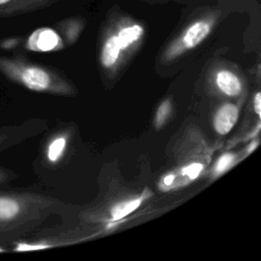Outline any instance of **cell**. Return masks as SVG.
<instances>
[{
  "instance_id": "cell-1",
  "label": "cell",
  "mask_w": 261,
  "mask_h": 261,
  "mask_svg": "<svg viewBox=\"0 0 261 261\" xmlns=\"http://www.w3.org/2000/svg\"><path fill=\"white\" fill-rule=\"evenodd\" d=\"M0 70L32 91H46L50 88L52 83L50 74L44 68L23 64L17 60L0 58Z\"/></svg>"
},
{
  "instance_id": "cell-2",
  "label": "cell",
  "mask_w": 261,
  "mask_h": 261,
  "mask_svg": "<svg viewBox=\"0 0 261 261\" xmlns=\"http://www.w3.org/2000/svg\"><path fill=\"white\" fill-rule=\"evenodd\" d=\"M213 24L214 18L212 17L200 18L193 21L171 44V46L167 50V56L169 58H173L184 53L185 51L198 46L209 36L212 31Z\"/></svg>"
},
{
  "instance_id": "cell-3",
  "label": "cell",
  "mask_w": 261,
  "mask_h": 261,
  "mask_svg": "<svg viewBox=\"0 0 261 261\" xmlns=\"http://www.w3.org/2000/svg\"><path fill=\"white\" fill-rule=\"evenodd\" d=\"M27 48L36 52H50L62 48L60 36L50 28H40L34 31L27 40Z\"/></svg>"
},
{
  "instance_id": "cell-4",
  "label": "cell",
  "mask_w": 261,
  "mask_h": 261,
  "mask_svg": "<svg viewBox=\"0 0 261 261\" xmlns=\"http://www.w3.org/2000/svg\"><path fill=\"white\" fill-rule=\"evenodd\" d=\"M239 118V108L231 103L224 104L215 113L213 125L219 135L228 134Z\"/></svg>"
},
{
  "instance_id": "cell-5",
  "label": "cell",
  "mask_w": 261,
  "mask_h": 261,
  "mask_svg": "<svg viewBox=\"0 0 261 261\" xmlns=\"http://www.w3.org/2000/svg\"><path fill=\"white\" fill-rule=\"evenodd\" d=\"M48 2L49 0H0V17L35 10Z\"/></svg>"
},
{
  "instance_id": "cell-6",
  "label": "cell",
  "mask_w": 261,
  "mask_h": 261,
  "mask_svg": "<svg viewBox=\"0 0 261 261\" xmlns=\"http://www.w3.org/2000/svg\"><path fill=\"white\" fill-rule=\"evenodd\" d=\"M144 33V28L139 23H132L120 28L116 32L115 36L117 38L121 51L127 49L128 47L137 43L143 37Z\"/></svg>"
},
{
  "instance_id": "cell-7",
  "label": "cell",
  "mask_w": 261,
  "mask_h": 261,
  "mask_svg": "<svg viewBox=\"0 0 261 261\" xmlns=\"http://www.w3.org/2000/svg\"><path fill=\"white\" fill-rule=\"evenodd\" d=\"M21 211L20 202L12 196H0V225L14 220Z\"/></svg>"
},
{
  "instance_id": "cell-8",
  "label": "cell",
  "mask_w": 261,
  "mask_h": 261,
  "mask_svg": "<svg viewBox=\"0 0 261 261\" xmlns=\"http://www.w3.org/2000/svg\"><path fill=\"white\" fill-rule=\"evenodd\" d=\"M216 84L219 90L227 96H237L242 91L239 77L228 70H220L216 74Z\"/></svg>"
},
{
  "instance_id": "cell-9",
  "label": "cell",
  "mask_w": 261,
  "mask_h": 261,
  "mask_svg": "<svg viewBox=\"0 0 261 261\" xmlns=\"http://www.w3.org/2000/svg\"><path fill=\"white\" fill-rule=\"evenodd\" d=\"M121 48L115 34L110 35L104 42L101 50V62L105 67L113 66L119 58Z\"/></svg>"
},
{
  "instance_id": "cell-10",
  "label": "cell",
  "mask_w": 261,
  "mask_h": 261,
  "mask_svg": "<svg viewBox=\"0 0 261 261\" xmlns=\"http://www.w3.org/2000/svg\"><path fill=\"white\" fill-rule=\"evenodd\" d=\"M145 199H146V191L139 198L129 199V200H126V201L116 204L115 206L112 207V209L110 211L112 220H119V219L127 216L128 214L134 212L138 207H140V205L142 204V202Z\"/></svg>"
},
{
  "instance_id": "cell-11",
  "label": "cell",
  "mask_w": 261,
  "mask_h": 261,
  "mask_svg": "<svg viewBox=\"0 0 261 261\" xmlns=\"http://www.w3.org/2000/svg\"><path fill=\"white\" fill-rule=\"evenodd\" d=\"M66 147V139L59 137L51 142L47 150V158L50 162H56L62 156Z\"/></svg>"
},
{
  "instance_id": "cell-12",
  "label": "cell",
  "mask_w": 261,
  "mask_h": 261,
  "mask_svg": "<svg viewBox=\"0 0 261 261\" xmlns=\"http://www.w3.org/2000/svg\"><path fill=\"white\" fill-rule=\"evenodd\" d=\"M236 160V155L231 153H225L221 155L217 161L215 162L214 168H213V174L214 176H218L225 171H227L234 163Z\"/></svg>"
},
{
  "instance_id": "cell-13",
  "label": "cell",
  "mask_w": 261,
  "mask_h": 261,
  "mask_svg": "<svg viewBox=\"0 0 261 261\" xmlns=\"http://www.w3.org/2000/svg\"><path fill=\"white\" fill-rule=\"evenodd\" d=\"M203 168H204V165L202 163L194 162V163H191V164L182 167L179 170V174H180V176H182V178L186 181L193 180L199 176V174L201 173Z\"/></svg>"
},
{
  "instance_id": "cell-14",
  "label": "cell",
  "mask_w": 261,
  "mask_h": 261,
  "mask_svg": "<svg viewBox=\"0 0 261 261\" xmlns=\"http://www.w3.org/2000/svg\"><path fill=\"white\" fill-rule=\"evenodd\" d=\"M170 110H171V105L168 100H166L160 104V106L157 109L156 116H155V125L157 128L161 127L165 123L166 119L169 116Z\"/></svg>"
},
{
  "instance_id": "cell-15",
  "label": "cell",
  "mask_w": 261,
  "mask_h": 261,
  "mask_svg": "<svg viewBox=\"0 0 261 261\" xmlns=\"http://www.w3.org/2000/svg\"><path fill=\"white\" fill-rule=\"evenodd\" d=\"M175 177L176 175L174 173H167L166 175L162 176V178L160 179L158 187L160 191H168L170 190L174 184H175Z\"/></svg>"
},
{
  "instance_id": "cell-16",
  "label": "cell",
  "mask_w": 261,
  "mask_h": 261,
  "mask_svg": "<svg viewBox=\"0 0 261 261\" xmlns=\"http://www.w3.org/2000/svg\"><path fill=\"white\" fill-rule=\"evenodd\" d=\"M48 245H29V244H20L15 250L17 251H29V250H40L48 248Z\"/></svg>"
},
{
  "instance_id": "cell-17",
  "label": "cell",
  "mask_w": 261,
  "mask_h": 261,
  "mask_svg": "<svg viewBox=\"0 0 261 261\" xmlns=\"http://www.w3.org/2000/svg\"><path fill=\"white\" fill-rule=\"evenodd\" d=\"M254 110L258 116L261 115V94L258 92L254 98Z\"/></svg>"
},
{
  "instance_id": "cell-18",
  "label": "cell",
  "mask_w": 261,
  "mask_h": 261,
  "mask_svg": "<svg viewBox=\"0 0 261 261\" xmlns=\"http://www.w3.org/2000/svg\"><path fill=\"white\" fill-rule=\"evenodd\" d=\"M257 145H258V142H257V141H256V142H253V143L249 146L247 153L249 154V153H251L253 150H255V148H256V146H257Z\"/></svg>"
}]
</instances>
